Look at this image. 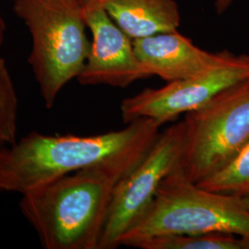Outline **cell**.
Returning a JSON list of instances; mask_svg holds the SVG:
<instances>
[{"label":"cell","instance_id":"17","mask_svg":"<svg viewBox=\"0 0 249 249\" xmlns=\"http://www.w3.org/2000/svg\"><path fill=\"white\" fill-rule=\"evenodd\" d=\"M86 1H88V0H85V2H86Z\"/></svg>","mask_w":249,"mask_h":249},{"label":"cell","instance_id":"8","mask_svg":"<svg viewBox=\"0 0 249 249\" xmlns=\"http://www.w3.org/2000/svg\"><path fill=\"white\" fill-rule=\"evenodd\" d=\"M84 15L91 42L87 61L78 77L81 85L125 88L151 77L137 55L133 40L110 18L99 0L85 2Z\"/></svg>","mask_w":249,"mask_h":249},{"label":"cell","instance_id":"15","mask_svg":"<svg viewBox=\"0 0 249 249\" xmlns=\"http://www.w3.org/2000/svg\"><path fill=\"white\" fill-rule=\"evenodd\" d=\"M6 31H7V26H6V21L2 16V13L0 11V48L4 43L5 40V35H6Z\"/></svg>","mask_w":249,"mask_h":249},{"label":"cell","instance_id":"3","mask_svg":"<svg viewBox=\"0 0 249 249\" xmlns=\"http://www.w3.org/2000/svg\"><path fill=\"white\" fill-rule=\"evenodd\" d=\"M232 233L249 240V209L243 197L213 192L189 181L177 167L147 209L124 231L118 247L164 234Z\"/></svg>","mask_w":249,"mask_h":249},{"label":"cell","instance_id":"12","mask_svg":"<svg viewBox=\"0 0 249 249\" xmlns=\"http://www.w3.org/2000/svg\"><path fill=\"white\" fill-rule=\"evenodd\" d=\"M196 184L213 192L249 196V142L224 168Z\"/></svg>","mask_w":249,"mask_h":249},{"label":"cell","instance_id":"6","mask_svg":"<svg viewBox=\"0 0 249 249\" xmlns=\"http://www.w3.org/2000/svg\"><path fill=\"white\" fill-rule=\"evenodd\" d=\"M185 142L183 121L159 134L150 150L116 186L98 249L118 242L155 196L161 181L179 164Z\"/></svg>","mask_w":249,"mask_h":249},{"label":"cell","instance_id":"7","mask_svg":"<svg viewBox=\"0 0 249 249\" xmlns=\"http://www.w3.org/2000/svg\"><path fill=\"white\" fill-rule=\"evenodd\" d=\"M249 78V53L235 54L229 62L211 71L167 82L161 88L143 89L124 99L120 111L124 123L151 118L165 124L181 114L203 107L219 92Z\"/></svg>","mask_w":249,"mask_h":249},{"label":"cell","instance_id":"2","mask_svg":"<svg viewBox=\"0 0 249 249\" xmlns=\"http://www.w3.org/2000/svg\"><path fill=\"white\" fill-rule=\"evenodd\" d=\"M160 122L140 118L93 136L32 132L0 151V190L24 194L160 134Z\"/></svg>","mask_w":249,"mask_h":249},{"label":"cell","instance_id":"11","mask_svg":"<svg viewBox=\"0 0 249 249\" xmlns=\"http://www.w3.org/2000/svg\"><path fill=\"white\" fill-rule=\"evenodd\" d=\"M130 247L140 249H249V240L225 232L164 234L134 242Z\"/></svg>","mask_w":249,"mask_h":249},{"label":"cell","instance_id":"13","mask_svg":"<svg viewBox=\"0 0 249 249\" xmlns=\"http://www.w3.org/2000/svg\"><path fill=\"white\" fill-rule=\"evenodd\" d=\"M18 95L6 60L0 55V151L17 142Z\"/></svg>","mask_w":249,"mask_h":249},{"label":"cell","instance_id":"16","mask_svg":"<svg viewBox=\"0 0 249 249\" xmlns=\"http://www.w3.org/2000/svg\"><path fill=\"white\" fill-rule=\"evenodd\" d=\"M243 200H244L245 204L247 205V207L249 209V196H243Z\"/></svg>","mask_w":249,"mask_h":249},{"label":"cell","instance_id":"14","mask_svg":"<svg viewBox=\"0 0 249 249\" xmlns=\"http://www.w3.org/2000/svg\"><path fill=\"white\" fill-rule=\"evenodd\" d=\"M233 0H215L214 8L218 14H223L230 8Z\"/></svg>","mask_w":249,"mask_h":249},{"label":"cell","instance_id":"4","mask_svg":"<svg viewBox=\"0 0 249 249\" xmlns=\"http://www.w3.org/2000/svg\"><path fill=\"white\" fill-rule=\"evenodd\" d=\"M13 10L32 36L28 57L46 108H52L65 85L80 76L90 42L85 0H12Z\"/></svg>","mask_w":249,"mask_h":249},{"label":"cell","instance_id":"10","mask_svg":"<svg viewBox=\"0 0 249 249\" xmlns=\"http://www.w3.org/2000/svg\"><path fill=\"white\" fill-rule=\"evenodd\" d=\"M117 26L132 40L177 31L181 14L175 0H99Z\"/></svg>","mask_w":249,"mask_h":249},{"label":"cell","instance_id":"9","mask_svg":"<svg viewBox=\"0 0 249 249\" xmlns=\"http://www.w3.org/2000/svg\"><path fill=\"white\" fill-rule=\"evenodd\" d=\"M133 45L151 77L158 76L166 82L211 71L235 55L227 50L216 53L203 50L178 30L133 40Z\"/></svg>","mask_w":249,"mask_h":249},{"label":"cell","instance_id":"1","mask_svg":"<svg viewBox=\"0 0 249 249\" xmlns=\"http://www.w3.org/2000/svg\"><path fill=\"white\" fill-rule=\"evenodd\" d=\"M157 137L22 194L20 212L43 248L98 249L116 186Z\"/></svg>","mask_w":249,"mask_h":249},{"label":"cell","instance_id":"5","mask_svg":"<svg viewBox=\"0 0 249 249\" xmlns=\"http://www.w3.org/2000/svg\"><path fill=\"white\" fill-rule=\"evenodd\" d=\"M178 167L193 183L224 168L249 142V78L186 114Z\"/></svg>","mask_w":249,"mask_h":249}]
</instances>
